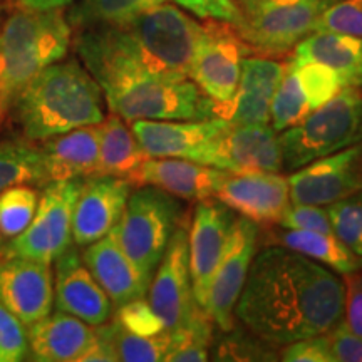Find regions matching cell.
<instances>
[{
  "label": "cell",
  "mask_w": 362,
  "mask_h": 362,
  "mask_svg": "<svg viewBox=\"0 0 362 362\" xmlns=\"http://www.w3.org/2000/svg\"><path fill=\"white\" fill-rule=\"evenodd\" d=\"M346 287L319 262L282 245L257 250L235 317L272 346L329 332L344 319Z\"/></svg>",
  "instance_id": "obj_1"
},
{
  "label": "cell",
  "mask_w": 362,
  "mask_h": 362,
  "mask_svg": "<svg viewBox=\"0 0 362 362\" xmlns=\"http://www.w3.org/2000/svg\"><path fill=\"white\" fill-rule=\"evenodd\" d=\"M200 30V22L168 0L123 24L76 30L74 47L101 88L134 78L189 79Z\"/></svg>",
  "instance_id": "obj_2"
},
{
  "label": "cell",
  "mask_w": 362,
  "mask_h": 362,
  "mask_svg": "<svg viewBox=\"0 0 362 362\" xmlns=\"http://www.w3.org/2000/svg\"><path fill=\"white\" fill-rule=\"evenodd\" d=\"M8 116L22 138L39 143L104 121V94L93 74L76 61H57L27 83Z\"/></svg>",
  "instance_id": "obj_3"
},
{
  "label": "cell",
  "mask_w": 362,
  "mask_h": 362,
  "mask_svg": "<svg viewBox=\"0 0 362 362\" xmlns=\"http://www.w3.org/2000/svg\"><path fill=\"white\" fill-rule=\"evenodd\" d=\"M72 27L64 8L17 7L0 27V124L27 83L66 57Z\"/></svg>",
  "instance_id": "obj_4"
},
{
  "label": "cell",
  "mask_w": 362,
  "mask_h": 362,
  "mask_svg": "<svg viewBox=\"0 0 362 362\" xmlns=\"http://www.w3.org/2000/svg\"><path fill=\"white\" fill-rule=\"evenodd\" d=\"M362 89L342 88L324 106L279 134L282 168L296 171L319 158L359 143Z\"/></svg>",
  "instance_id": "obj_5"
},
{
  "label": "cell",
  "mask_w": 362,
  "mask_h": 362,
  "mask_svg": "<svg viewBox=\"0 0 362 362\" xmlns=\"http://www.w3.org/2000/svg\"><path fill=\"white\" fill-rule=\"evenodd\" d=\"M181 216L183 205L173 194L149 185H141L131 192L112 232L148 282H151L175 230L180 226Z\"/></svg>",
  "instance_id": "obj_6"
},
{
  "label": "cell",
  "mask_w": 362,
  "mask_h": 362,
  "mask_svg": "<svg viewBox=\"0 0 362 362\" xmlns=\"http://www.w3.org/2000/svg\"><path fill=\"white\" fill-rule=\"evenodd\" d=\"M104 101L124 121H200L216 117L215 104L192 79L134 78L104 86Z\"/></svg>",
  "instance_id": "obj_7"
},
{
  "label": "cell",
  "mask_w": 362,
  "mask_h": 362,
  "mask_svg": "<svg viewBox=\"0 0 362 362\" xmlns=\"http://www.w3.org/2000/svg\"><path fill=\"white\" fill-rule=\"evenodd\" d=\"M253 54L233 24L206 19L194 44L189 79L215 104L216 117H225L237 93L242 62Z\"/></svg>",
  "instance_id": "obj_8"
},
{
  "label": "cell",
  "mask_w": 362,
  "mask_h": 362,
  "mask_svg": "<svg viewBox=\"0 0 362 362\" xmlns=\"http://www.w3.org/2000/svg\"><path fill=\"white\" fill-rule=\"evenodd\" d=\"M329 0H260L242 11L235 24L253 54L280 57L314 33L315 21Z\"/></svg>",
  "instance_id": "obj_9"
},
{
  "label": "cell",
  "mask_w": 362,
  "mask_h": 362,
  "mask_svg": "<svg viewBox=\"0 0 362 362\" xmlns=\"http://www.w3.org/2000/svg\"><path fill=\"white\" fill-rule=\"evenodd\" d=\"M84 180L54 181L44 187L37 211L21 235L2 248V255L52 264L72 245V214Z\"/></svg>",
  "instance_id": "obj_10"
},
{
  "label": "cell",
  "mask_w": 362,
  "mask_h": 362,
  "mask_svg": "<svg viewBox=\"0 0 362 362\" xmlns=\"http://www.w3.org/2000/svg\"><path fill=\"white\" fill-rule=\"evenodd\" d=\"M189 160L228 173L282 171L279 133L269 124H230L198 146Z\"/></svg>",
  "instance_id": "obj_11"
},
{
  "label": "cell",
  "mask_w": 362,
  "mask_h": 362,
  "mask_svg": "<svg viewBox=\"0 0 362 362\" xmlns=\"http://www.w3.org/2000/svg\"><path fill=\"white\" fill-rule=\"evenodd\" d=\"M235 218L237 214L233 210L211 197L198 202L193 211L188 235L189 274L194 300L205 310L216 267L223 257Z\"/></svg>",
  "instance_id": "obj_12"
},
{
  "label": "cell",
  "mask_w": 362,
  "mask_h": 362,
  "mask_svg": "<svg viewBox=\"0 0 362 362\" xmlns=\"http://www.w3.org/2000/svg\"><path fill=\"white\" fill-rule=\"evenodd\" d=\"M257 240L259 225L237 215L223 257L216 267L206 304L208 315L223 332H232L235 327V305L257 253Z\"/></svg>",
  "instance_id": "obj_13"
},
{
  "label": "cell",
  "mask_w": 362,
  "mask_h": 362,
  "mask_svg": "<svg viewBox=\"0 0 362 362\" xmlns=\"http://www.w3.org/2000/svg\"><path fill=\"white\" fill-rule=\"evenodd\" d=\"M288 178L291 202L296 205L330 206L362 189V160L359 144L319 158Z\"/></svg>",
  "instance_id": "obj_14"
},
{
  "label": "cell",
  "mask_w": 362,
  "mask_h": 362,
  "mask_svg": "<svg viewBox=\"0 0 362 362\" xmlns=\"http://www.w3.org/2000/svg\"><path fill=\"white\" fill-rule=\"evenodd\" d=\"M148 300L170 332L181 327L200 307L193 296L188 233L183 226L175 230L168 248L153 274L148 287Z\"/></svg>",
  "instance_id": "obj_15"
},
{
  "label": "cell",
  "mask_w": 362,
  "mask_h": 362,
  "mask_svg": "<svg viewBox=\"0 0 362 362\" xmlns=\"http://www.w3.org/2000/svg\"><path fill=\"white\" fill-rule=\"evenodd\" d=\"M215 197L257 225H279L292 203L288 178L279 171L230 173Z\"/></svg>",
  "instance_id": "obj_16"
},
{
  "label": "cell",
  "mask_w": 362,
  "mask_h": 362,
  "mask_svg": "<svg viewBox=\"0 0 362 362\" xmlns=\"http://www.w3.org/2000/svg\"><path fill=\"white\" fill-rule=\"evenodd\" d=\"M0 300L25 327L47 317L54 305L51 264L4 255L0 260Z\"/></svg>",
  "instance_id": "obj_17"
},
{
  "label": "cell",
  "mask_w": 362,
  "mask_h": 362,
  "mask_svg": "<svg viewBox=\"0 0 362 362\" xmlns=\"http://www.w3.org/2000/svg\"><path fill=\"white\" fill-rule=\"evenodd\" d=\"M131 192L133 183L119 176L86 178L72 214V242L88 247L106 237L121 220Z\"/></svg>",
  "instance_id": "obj_18"
},
{
  "label": "cell",
  "mask_w": 362,
  "mask_h": 362,
  "mask_svg": "<svg viewBox=\"0 0 362 362\" xmlns=\"http://www.w3.org/2000/svg\"><path fill=\"white\" fill-rule=\"evenodd\" d=\"M54 304L57 310L78 317L93 327L106 324L112 317L111 298L72 245L56 259Z\"/></svg>",
  "instance_id": "obj_19"
},
{
  "label": "cell",
  "mask_w": 362,
  "mask_h": 362,
  "mask_svg": "<svg viewBox=\"0 0 362 362\" xmlns=\"http://www.w3.org/2000/svg\"><path fill=\"white\" fill-rule=\"evenodd\" d=\"M228 175V171L211 168L187 158H146L129 181L133 187L149 185L180 200L200 202L215 197Z\"/></svg>",
  "instance_id": "obj_20"
},
{
  "label": "cell",
  "mask_w": 362,
  "mask_h": 362,
  "mask_svg": "<svg viewBox=\"0 0 362 362\" xmlns=\"http://www.w3.org/2000/svg\"><path fill=\"white\" fill-rule=\"evenodd\" d=\"M287 62L267 56H247L237 93L223 119L230 124H270V106Z\"/></svg>",
  "instance_id": "obj_21"
},
{
  "label": "cell",
  "mask_w": 362,
  "mask_h": 362,
  "mask_svg": "<svg viewBox=\"0 0 362 362\" xmlns=\"http://www.w3.org/2000/svg\"><path fill=\"white\" fill-rule=\"evenodd\" d=\"M83 260L115 307L148 293L149 282L126 255L112 230L86 247Z\"/></svg>",
  "instance_id": "obj_22"
},
{
  "label": "cell",
  "mask_w": 362,
  "mask_h": 362,
  "mask_svg": "<svg viewBox=\"0 0 362 362\" xmlns=\"http://www.w3.org/2000/svg\"><path fill=\"white\" fill-rule=\"evenodd\" d=\"M228 126L223 117L200 121H131V129L148 158H187Z\"/></svg>",
  "instance_id": "obj_23"
},
{
  "label": "cell",
  "mask_w": 362,
  "mask_h": 362,
  "mask_svg": "<svg viewBox=\"0 0 362 362\" xmlns=\"http://www.w3.org/2000/svg\"><path fill=\"white\" fill-rule=\"evenodd\" d=\"M99 124L83 126L39 144L45 185L86 180L99 170Z\"/></svg>",
  "instance_id": "obj_24"
},
{
  "label": "cell",
  "mask_w": 362,
  "mask_h": 362,
  "mask_svg": "<svg viewBox=\"0 0 362 362\" xmlns=\"http://www.w3.org/2000/svg\"><path fill=\"white\" fill-rule=\"evenodd\" d=\"M96 342V327L57 310L29 327V354L39 362H81Z\"/></svg>",
  "instance_id": "obj_25"
},
{
  "label": "cell",
  "mask_w": 362,
  "mask_h": 362,
  "mask_svg": "<svg viewBox=\"0 0 362 362\" xmlns=\"http://www.w3.org/2000/svg\"><path fill=\"white\" fill-rule=\"evenodd\" d=\"M296 62H322L336 71L344 88L362 89V37L336 33H312L292 52Z\"/></svg>",
  "instance_id": "obj_26"
},
{
  "label": "cell",
  "mask_w": 362,
  "mask_h": 362,
  "mask_svg": "<svg viewBox=\"0 0 362 362\" xmlns=\"http://www.w3.org/2000/svg\"><path fill=\"white\" fill-rule=\"evenodd\" d=\"M99 131H101V136H99L98 175H111L131 180V176L148 158L143 148L139 146L131 126L126 124L123 117L111 112L99 124Z\"/></svg>",
  "instance_id": "obj_27"
},
{
  "label": "cell",
  "mask_w": 362,
  "mask_h": 362,
  "mask_svg": "<svg viewBox=\"0 0 362 362\" xmlns=\"http://www.w3.org/2000/svg\"><path fill=\"white\" fill-rule=\"evenodd\" d=\"M274 245H282L296 250L309 259L319 262L336 274H352L362 270V257L351 250L337 235L287 230L280 226L279 232L270 233Z\"/></svg>",
  "instance_id": "obj_28"
},
{
  "label": "cell",
  "mask_w": 362,
  "mask_h": 362,
  "mask_svg": "<svg viewBox=\"0 0 362 362\" xmlns=\"http://www.w3.org/2000/svg\"><path fill=\"white\" fill-rule=\"evenodd\" d=\"M98 336L110 346L116 361L160 362L165 361L170 347V330L158 336H139L121 327L116 320L98 325Z\"/></svg>",
  "instance_id": "obj_29"
},
{
  "label": "cell",
  "mask_w": 362,
  "mask_h": 362,
  "mask_svg": "<svg viewBox=\"0 0 362 362\" xmlns=\"http://www.w3.org/2000/svg\"><path fill=\"white\" fill-rule=\"evenodd\" d=\"M13 185L45 187L39 144L24 138L0 141V193Z\"/></svg>",
  "instance_id": "obj_30"
},
{
  "label": "cell",
  "mask_w": 362,
  "mask_h": 362,
  "mask_svg": "<svg viewBox=\"0 0 362 362\" xmlns=\"http://www.w3.org/2000/svg\"><path fill=\"white\" fill-rule=\"evenodd\" d=\"M163 2L168 0H78L72 4L66 17L72 30L96 25H115L131 21Z\"/></svg>",
  "instance_id": "obj_31"
},
{
  "label": "cell",
  "mask_w": 362,
  "mask_h": 362,
  "mask_svg": "<svg viewBox=\"0 0 362 362\" xmlns=\"http://www.w3.org/2000/svg\"><path fill=\"white\" fill-rule=\"evenodd\" d=\"M214 320L208 312L198 307L181 327L170 332V347L165 361L202 362L208 361L214 342Z\"/></svg>",
  "instance_id": "obj_32"
},
{
  "label": "cell",
  "mask_w": 362,
  "mask_h": 362,
  "mask_svg": "<svg viewBox=\"0 0 362 362\" xmlns=\"http://www.w3.org/2000/svg\"><path fill=\"white\" fill-rule=\"evenodd\" d=\"M39 205V192L33 185H13L0 193V250L2 240L21 235L33 221Z\"/></svg>",
  "instance_id": "obj_33"
},
{
  "label": "cell",
  "mask_w": 362,
  "mask_h": 362,
  "mask_svg": "<svg viewBox=\"0 0 362 362\" xmlns=\"http://www.w3.org/2000/svg\"><path fill=\"white\" fill-rule=\"evenodd\" d=\"M310 107L307 103V98L302 89L300 83H298L296 67L292 62H287L285 72L280 79V84L275 96L272 99L270 106V123L277 133H282L284 129L291 128V126L297 124L309 115Z\"/></svg>",
  "instance_id": "obj_34"
},
{
  "label": "cell",
  "mask_w": 362,
  "mask_h": 362,
  "mask_svg": "<svg viewBox=\"0 0 362 362\" xmlns=\"http://www.w3.org/2000/svg\"><path fill=\"white\" fill-rule=\"evenodd\" d=\"M291 62L296 67L298 83L304 89L310 111L324 106L344 88L342 79L339 78L337 72L322 62H296L292 59Z\"/></svg>",
  "instance_id": "obj_35"
},
{
  "label": "cell",
  "mask_w": 362,
  "mask_h": 362,
  "mask_svg": "<svg viewBox=\"0 0 362 362\" xmlns=\"http://www.w3.org/2000/svg\"><path fill=\"white\" fill-rule=\"evenodd\" d=\"M334 233L362 257V189L327 206Z\"/></svg>",
  "instance_id": "obj_36"
},
{
  "label": "cell",
  "mask_w": 362,
  "mask_h": 362,
  "mask_svg": "<svg viewBox=\"0 0 362 362\" xmlns=\"http://www.w3.org/2000/svg\"><path fill=\"white\" fill-rule=\"evenodd\" d=\"M314 33L362 37V0H334L317 17Z\"/></svg>",
  "instance_id": "obj_37"
},
{
  "label": "cell",
  "mask_w": 362,
  "mask_h": 362,
  "mask_svg": "<svg viewBox=\"0 0 362 362\" xmlns=\"http://www.w3.org/2000/svg\"><path fill=\"white\" fill-rule=\"evenodd\" d=\"M111 319L116 320L121 327L129 332L139 334V336H158V334L168 330L160 315L149 304L146 296L133 298V300L116 307V314Z\"/></svg>",
  "instance_id": "obj_38"
},
{
  "label": "cell",
  "mask_w": 362,
  "mask_h": 362,
  "mask_svg": "<svg viewBox=\"0 0 362 362\" xmlns=\"http://www.w3.org/2000/svg\"><path fill=\"white\" fill-rule=\"evenodd\" d=\"M25 325L0 300V362H21L29 354Z\"/></svg>",
  "instance_id": "obj_39"
},
{
  "label": "cell",
  "mask_w": 362,
  "mask_h": 362,
  "mask_svg": "<svg viewBox=\"0 0 362 362\" xmlns=\"http://www.w3.org/2000/svg\"><path fill=\"white\" fill-rule=\"evenodd\" d=\"M279 225L287 230L334 233L329 211L324 206L315 205H296V203H291V206L287 208V211H285L282 220L279 221Z\"/></svg>",
  "instance_id": "obj_40"
},
{
  "label": "cell",
  "mask_w": 362,
  "mask_h": 362,
  "mask_svg": "<svg viewBox=\"0 0 362 362\" xmlns=\"http://www.w3.org/2000/svg\"><path fill=\"white\" fill-rule=\"evenodd\" d=\"M334 362H362V337L352 332L346 320L325 332Z\"/></svg>",
  "instance_id": "obj_41"
},
{
  "label": "cell",
  "mask_w": 362,
  "mask_h": 362,
  "mask_svg": "<svg viewBox=\"0 0 362 362\" xmlns=\"http://www.w3.org/2000/svg\"><path fill=\"white\" fill-rule=\"evenodd\" d=\"M171 2L178 4V7L192 12L203 21H223L235 25L242 17L233 0H171Z\"/></svg>",
  "instance_id": "obj_42"
},
{
  "label": "cell",
  "mask_w": 362,
  "mask_h": 362,
  "mask_svg": "<svg viewBox=\"0 0 362 362\" xmlns=\"http://www.w3.org/2000/svg\"><path fill=\"white\" fill-rule=\"evenodd\" d=\"M280 356L285 362H334L325 334L287 344Z\"/></svg>",
  "instance_id": "obj_43"
},
{
  "label": "cell",
  "mask_w": 362,
  "mask_h": 362,
  "mask_svg": "<svg viewBox=\"0 0 362 362\" xmlns=\"http://www.w3.org/2000/svg\"><path fill=\"white\" fill-rule=\"evenodd\" d=\"M346 287V305L344 315L352 332L362 337V270L346 274L342 277Z\"/></svg>",
  "instance_id": "obj_44"
},
{
  "label": "cell",
  "mask_w": 362,
  "mask_h": 362,
  "mask_svg": "<svg viewBox=\"0 0 362 362\" xmlns=\"http://www.w3.org/2000/svg\"><path fill=\"white\" fill-rule=\"evenodd\" d=\"M264 344H269L265 341L259 342V346H257L255 342H250V341H245V337H240V339H226V341L221 342V349L218 352V356H216V359H221V361H228V359H233V361H255V359H260V361H270V359H277V357L274 356V351L267 349Z\"/></svg>",
  "instance_id": "obj_45"
},
{
  "label": "cell",
  "mask_w": 362,
  "mask_h": 362,
  "mask_svg": "<svg viewBox=\"0 0 362 362\" xmlns=\"http://www.w3.org/2000/svg\"><path fill=\"white\" fill-rule=\"evenodd\" d=\"M76 0H17V7L34 8V11H54V8H64Z\"/></svg>",
  "instance_id": "obj_46"
},
{
  "label": "cell",
  "mask_w": 362,
  "mask_h": 362,
  "mask_svg": "<svg viewBox=\"0 0 362 362\" xmlns=\"http://www.w3.org/2000/svg\"><path fill=\"white\" fill-rule=\"evenodd\" d=\"M235 4H237V7L240 8V12L242 11H247V8H250L255 6V4H259L260 0H233Z\"/></svg>",
  "instance_id": "obj_47"
},
{
  "label": "cell",
  "mask_w": 362,
  "mask_h": 362,
  "mask_svg": "<svg viewBox=\"0 0 362 362\" xmlns=\"http://www.w3.org/2000/svg\"><path fill=\"white\" fill-rule=\"evenodd\" d=\"M357 144H359V148H361V160H362V134H361V139H359V143H357Z\"/></svg>",
  "instance_id": "obj_48"
},
{
  "label": "cell",
  "mask_w": 362,
  "mask_h": 362,
  "mask_svg": "<svg viewBox=\"0 0 362 362\" xmlns=\"http://www.w3.org/2000/svg\"><path fill=\"white\" fill-rule=\"evenodd\" d=\"M329 2H330V4H332V2H334V0H329Z\"/></svg>",
  "instance_id": "obj_49"
}]
</instances>
